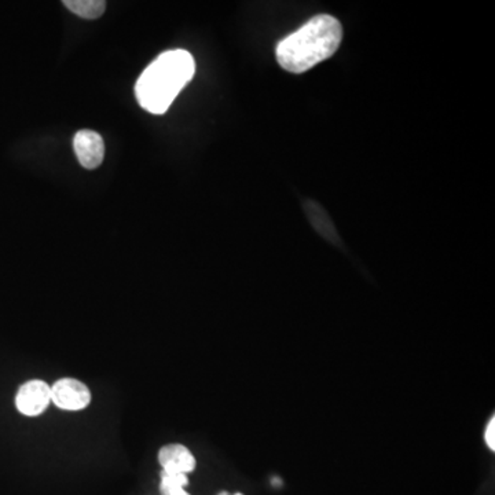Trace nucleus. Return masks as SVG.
Wrapping results in <instances>:
<instances>
[{"label": "nucleus", "mask_w": 495, "mask_h": 495, "mask_svg": "<svg viewBox=\"0 0 495 495\" xmlns=\"http://www.w3.org/2000/svg\"><path fill=\"white\" fill-rule=\"evenodd\" d=\"M484 439H486L487 446H489L490 450H495V418L492 417L490 420L489 425H487L486 429V435H484Z\"/></svg>", "instance_id": "1a4fd4ad"}, {"label": "nucleus", "mask_w": 495, "mask_h": 495, "mask_svg": "<svg viewBox=\"0 0 495 495\" xmlns=\"http://www.w3.org/2000/svg\"><path fill=\"white\" fill-rule=\"evenodd\" d=\"M219 495H228V494H227V492H226V491H223V492H220V494H219Z\"/></svg>", "instance_id": "9d476101"}, {"label": "nucleus", "mask_w": 495, "mask_h": 495, "mask_svg": "<svg viewBox=\"0 0 495 495\" xmlns=\"http://www.w3.org/2000/svg\"><path fill=\"white\" fill-rule=\"evenodd\" d=\"M63 6L85 20H96L105 12L103 0H63Z\"/></svg>", "instance_id": "0eeeda50"}, {"label": "nucleus", "mask_w": 495, "mask_h": 495, "mask_svg": "<svg viewBox=\"0 0 495 495\" xmlns=\"http://www.w3.org/2000/svg\"><path fill=\"white\" fill-rule=\"evenodd\" d=\"M235 495H243V494H241V492H237V494H235Z\"/></svg>", "instance_id": "9b49d317"}, {"label": "nucleus", "mask_w": 495, "mask_h": 495, "mask_svg": "<svg viewBox=\"0 0 495 495\" xmlns=\"http://www.w3.org/2000/svg\"><path fill=\"white\" fill-rule=\"evenodd\" d=\"M91 400L90 388L78 378H60L52 387V402L62 410H83L90 405Z\"/></svg>", "instance_id": "7ed1b4c3"}, {"label": "nucleus", "mask_w": 495, "mask_h": 495, "mask_svg": "<svg viewBox=\"0 0 495 495\" xmlns=\"http://www.w3.org/2000/svg\"><path fill=\"white\" fill-rule=\"evenodd\" d=\"M194 73V58L186 50L162 53L136 81L139 105L149 113L164 114Z\"/></svg>", "instance_id": "f03ea898"}, {"label": "nucleus", "mask_w": 495, "mask_h": 495, "mask_svg": "<svg viewBox=\"0 0 495 495\" xmlns=\"http://www.w3.org/2000/svg\"><path fill=\"white\" fill-rule=\"evenodd\" d=\"M157 458L162 466V472L167 474H189L197 466L192 451L180 443L165 444L160 449Z\"/></svg>", "instance_id": "423d86ee"}, {"label": "nucleus", "mask_w": 495, "mask_h": 495, "mask_svg": "<svg viewBox=\"0 0 495 495\" xmlns=\"http://www.w3.org/2000/svg\"><path fill=\"white\" fill-rule=\"evenodd\" d=\"M76 157L86 169H98L105 157V144L98 132L81 129L73 139Z\"/></svg>", "instance_id": "39448f33"}, {"label": "nucleus", "mask_w": 495, "mask_h": 495, "mask_svg": "<svg viewBox=\"0 0 495 495\" xmlns=\"http://www.w3.org/2000/svg\"><path fill=\"white\" fill-rule=\"evenodd\" d=\"M189 484V477L184 474H161V484L160 491L161 495H190L185 491V487Z\"/></svg>", "instance_id": "6e6552de"}, {"label": "nucleus", "mask_w": 495, "mask_h": 495, "mask_svg": "<svg viewBox=\"0 0 495 495\" xmlns=\"http://www.w3.org/2000/svg\"><path fill=\"white\" fill-rule=\"evenodd\" d=\"M342 27L332 15L312 17L276 45V61L286 72H307L339 50Z\"/></svg>", "instance_id": "f257e3e1"}, {"label": "nucleus", "mask_w": 495, "mask_h": 495, "mask_svg": "<svg viewBox=\"0 0 495 495\" xmlns=\"http://www.w3.org/2000/svg\"><path fill=\"white\" fill-rule=\"evenodd\" d=\"M52 403V387L43 380L24 383L15 395V406L21 415L37 417L47 410Z\"/></svg>", "instance_id": "20e7f679"}]
</instances>
